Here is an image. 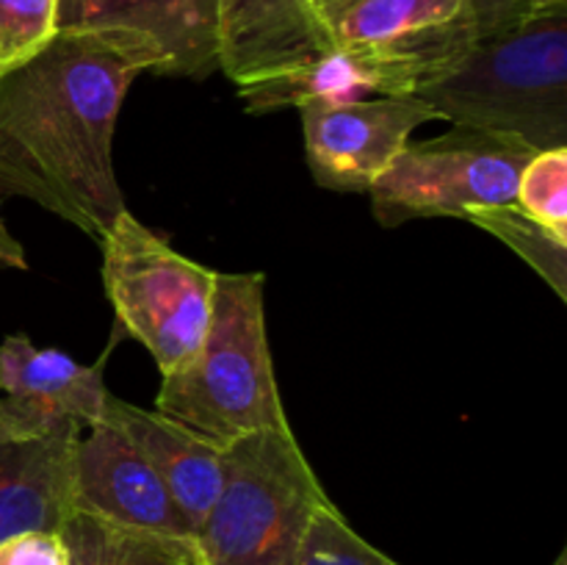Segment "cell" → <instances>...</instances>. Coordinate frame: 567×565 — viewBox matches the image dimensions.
<instances>
[{"label": "cell", "instance_id": "cell-17", "mask_svg": "<svg viewBox=\"0 0 567 565\" xmlns=\"http://www.w3.org/2000/svg\"><path fill=\"white\" fill-rule=\"evenodd\" d=\"M515 205L554 236L567 238V147L537 150L520 170Z\"/></svg>", "mask_w": 567, "mask_h": 565}, {"label": "cell", "instance_id": "cell-20", "mask_svg": "<svg viewBox=\"0 0 567 565\" xmlns=\"http://www.w3.org/2000/svg\"><path fill=\"white\" fill-rule=\"evenodd\" d=\"M0 565H70L61 532L25 530L0 541Z\"/></svg>", "mask_w": 567, "mask_h": 565}, {"label": "cell", "instance_id": "cell-16", "mask_svg": "<svg viewBox=\"0 0 567 565\" xmlns=\"http://www.w3.org/2000/svg\"><path fill=\"white\" fill-rule=\"evenodd\" d=\"M465 222H474L476 227L507 244L551 286V291L563 302H567V238L554 236L548 227L524 214L515 203L474 208L465 214Z\"/></svg>", "mask_w": 567, "mask_h": 565}, {"label": "cell", "instance_id": "cell-9", "mask_svg": "<svg viewBox=\"0 0 567 565\" xmlns=\"http://www.w3.org/2000/svg\"><path fill=\"white\" fill-rule=\"evenodd\" d=\"M305 158L330 192H369L410 144L415 127L443 120L419 97L310 100L299 105Z\"/></svg>", "mask_w": 567, "mask_h": 565}, {"label": "cell", "instance_id": "cell-21", "mask_svg": "<svg viewBox=\"0 0 567 565\" xmlns=\"http://www.w3.org/2000/svg\"><path fill=\"white\" fill-rule=\"evenodd\" d=\"M468 6L476 22V39L518 25L537 11L535 0H468Z\"/></svg>", "mask_w": 567, "mask_h": 565}, {"label": "cell", "instance_id": "cell-14", "mask_svg": "<svg viewBox=\"0 0 567 565\" xmlns=\"http://www.w3.org/2000/svg\"><path fill=\"white\" fill-rule=\"evenodd\" d=\"M105 413L127 432L144 460L153 465L175 499L192 535L197 537L205 515L219 496L221 476H225V449L188 430L181 421L158 410L136 408L114 393L109 397Z\"/></svg>", "mask_w": 567, "mask_h": 565}, {"label": "cell", "instance_id": "cell-18", "mask_svg": "<svg viewBox=\"0 0 567 565\" xmlns=\"http://www.w3.org/2000/svg\"><path fill=\"white\" fill-rule=\"evenodd\" d=\"M293 565H399L358 535L332 502L321 504L310 518Z\"/></svg>", "mask_w": 567, "mask_h": 565}, {"label": "cell", "instance_id": "cell-12", "mask_svg": "<svg viewBox=\"0 0 567 565\" xmlns=\"http://www.w3.org/2000/svg\"><path fill=\"white\" fill-rule=\"evenodd\" d=\"M55 25L138 33L161 50L164 75L203 81L219 70V0H59Z\"/></svg>", "mask_w": 567, "mask_h": 565}, {"label": "cell", "instance_id": "cell-1", "mask_svg": "<svg viewBox=\"0 0 567 565\" xmlns=\"http://www.w3.org/2000/svg\"><path fill=\"white\" fill-rule=\"evenodd\" d=\"M142 72L164 75V55L120 28L55 31L31 61L3 72L0 203H37L100 242L127 208L111 150Z\"/></svg>", "mask_w": 567, "mask_h": 565}, {"label": "cell", "instance_id": "cell-10", "mask_svg": "<svg viewBox=\"0 0 567 565\" xmlns=\"http://www.w3.org/2000/svg\"><path fill=\"white\" fill-rule=\"evenodd\" d=\"M75 421H42L0 397V541L25 530L59 532L72 513Z\"/></svg>", "mask_w": 567, "mask_h": 565}, {"label": "cell", "instance_id": "cell-5", "mask_svg": "<svg viewBox=\"0 0 567 565\" xmlns=\"http://www.w3.org/2000/svg\"><path fill=\"white\" fill-rule=\"evenodd\" d=\"M219 70L249 114L374 94L330 53L305 0H219Z\"/></svg>", "mask_w": 567, "mask_h": 565}, {"label": "cell", "instance_id": "cell-3", "mask_svg": "<svg viewBox=\"0 0 567 565\" xmlns=\"http://www.w3.org/2000/svg\"><path fill=\"white\" fill-rule=\"evenodd\" d=\"M260 271L216 275L214 308L203 343L186 366L166 374L155 410L227 449L288 424L266 336Z\"/></svg>", "mask_w": 567, "mask_h": 565}, {"label": "cell", "instance_id": "cell-11", "mask_svg": "<svg viewBox=\"0 0 567 565\" xmlns=\"http://www.w3.org/2000/svg\"><path fill=\"white\" fill-rule=\"evenodd\" d=\"M72 510L133 530L194 537L161 476L109 413L75 441Z\"/></svg>", "mask_w": 567, "mask_h": 565}, {"label": "cell", "instance_id": "cell-13", "mask_svg": "<svg viewBox=\"0 0 567 565\" xmlns=\"http://www.w3.org/2000/svg\"><path fill=\"white\" fill-rule=\"evenodd\" d=\"M105 358L86 366L61 349L37 347L28 336L0 343V393L42 421H75L81 430L100 424L109 408Z\"/></svg>", "mask_w": 567, "mask_h": 565}, {"label": "cell", "instance_id": "cell-4", "mask_svg": "<svg viewBox=\"0 0 567 565\" xmlns=\"http://www.w3.org/2000/svg\"><path fill=\"white\" fill-rule=\"evenodd\" d=\"M327 502L291 427L252 432L225 449L219 496L194 537L199 565H293Z\"/></svg>", "mask_w": 567, "mask_h": 565}, {"label": "cell", "instance_id": "cell-7", "mask_svg": "<svg viewBox=\"0 0 567 565\" xmlns=\"http://www.w3.org/2000/svg\"><path fill=\"white\" fill-rule=\"evenodd\" d=\"M332 55L371 92L404 97L446 75L476 42L468 0H305Z\"/></svg>", "mask_w": 567, "mask_h": 565}, {"label": "cell", "instance_id": "cell-15", "mask_svg": "<svg viewBox=\"0 0 567 565\" xmlns=\"http://www.w3.org/2000/svg\"><path fill=\"white\" fill-rule=\"evenodd\" d=\"M70 565H199L194 537L133 530L72 510L61 524Z\"/></svg>", "mask_w": 567, "mask_h": 565}, {"label": "cell", "instance_id": "cell-19", "mask_svg": "<svg viewBox=\"0 0 567 565\" xmlns=\"http://www.w3.org/2000/svg\"><path fill=\"white\" fill-rule=\"evenodd\" d=\"M59 0H0V75L31 61L55 37Z\"/></svg>", "mask_w": 567, "mask_h": 565}, {"label": "cell", "instance_id": "cell-24", "mask_svg": "<svg viewBox=\"0 0 567 565\" xmlns=\"http://www.w3.org/2000/svg\"><path fill=\"white\" fill-rule=\"evenodd\" d=\"M554 565H567V552H559V557L554 559Z\"/></svg>", "mask_w": 567, "mask_h": 565}, {"label": "cell", "instance_id": "cell-6", "mask_svg": "<svg viewBox=\"0 0 567 565\" xmlns=\"http://www.w3.org/2000/svg\"><path fill=\"white\" fill-rule=\"evenodd\" d=\"M100 249L116 327L153 355L161 377L175 374L203 343L219 271L177 253L127 208L100 238Z\"/></svg>", "mask_w": 567, "mask_h": 565}, {"label": "cell", "instance_id": "cell-23", "mask_svg": "<svg viewBox=\"0 0 567 565\" xmlns=\"http://www.w3.org/2000/svg\"><path fill=\"white\" fill-rule=\"evenodd\" d=\"M537 9H551V6H567V0H535Z\"/></svg>", "mask_w": 567, "mask_h": 565}, {"label": "cell", "instance_id": "cell-2", "mask_svg": "<svg viewBox=\"0 0 567 565\" xmlns=\"http://www.w3.org/2000/svg\"><path fill=\"white\" fill-rule=\"evenodd\" d=\"M413 97L443 122L513 136L532 150L567 147V6L532 11L482 37Z\"/></svg>", "mask_w": 567, "mask_h": 565}, {"label": "cell", "instance_id": "cell-8", "mask_svg": "<svg viewBox=\"0 0 567 565\" xmlns=\"http://www.w3.org/2000/svg\"><path fill=\"white\" fill-rule=\"evenodd\" d=\"M513 136L454 125L426 142L408 144L369 188L371 210L382 227L437 219L487 205L515 203L520 170L535 155Z\"/></svg>", "mask_w": 567, "mask_h": 565}, {"label": "cell", "instance_id": "cell-22", "mask_svg": "<svg viewBox=\"0 0 567 565\" xmlns=\"http://www.w3.org/2000/svg\"><path fill=\"white\" fill-rule=\"evenodd\" d=\"M0 264L11 266V269H28L25 249H22V244L17 242L14 236H11L9 227L3 225V219H0Z\"/></svg>", "mask_w": 567, "mask_h": 565}]
</instances>
